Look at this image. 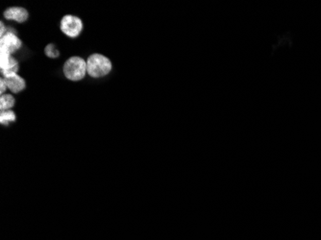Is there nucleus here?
Instances as JSON below:
<instances>
[{
	"label": "nucleus",
	"mask_w": 321,
	"mask_h": 240,
	"mask_svg": "<svg viewBox=\"0 0 321 240\" xmlns=\"http://www.w3.org/2000/svg\"><path fill=\"white\" fill-rule=\"evenodd\" d=\"M83 28L81 19L72 15L65 16L60 23L61 31L70 38H77L83 31Z\"/></svg>",
	"instance_id": "7ed1b4c3"
},
{
	"label": "nucleus",
	"mask_w": 321,
	"mask_h": 240,
	"mask_svg": "<svg viewBox=\"0 0 321 240\" xmlns=\"http://www.w3.org/2000/svg\"><path fill=\"white\" fill-rule=\"evenodd\" d=\"M4 18L9 21H15L17 22H25L29 18V14L26 9L21 7H12L8 8L3 14Z\"/></svg>",
	"instance_id": "423d86ee"
},
{
	"label": "nucleus",
	"mask_w": 321,
	"mask_h": 240,
	"mask_svg": "<svg viewBox=\"0 0 321 240\" xmlns=\"http://www.w3.org/2000/svg\"><path fill=\"white\" fill-rule=\"evenodd\" d=\"M16 114L13 111H2L0 113V123L2 125H9L11 122H15L16 121Z\"/></svg>",
	"instance_id": "1a4fd4ad"
},
{
	"label": "nucleus",
	"mask_w": 321,
	"mask_h": 240,
	"mask_svg": "<svg viewBox=\"0 0 321 240\" xmlns=\"http://www.w3.org/2000/svg\"><path fill=\"white\" fill-rule=\"evenodd\" d=\"M21 39L17 37L15 32H6L0 40L1 50H4L9 54L17 52L19 49H21Z\"/></svg>",
	"instance_id": "39448f33"
},
{
	"label": "nucleus",
	"mask_w": 321,
	"mask_h": 240,
	"mask_svg": "<svg viewBox=\"0 0 321 240\" xmlns=\"http://www.w3.org/2000/svg\"><path fill=\"white\" fill-rule=\"evenodd\" d=\"M44 53L49 58H57L60 55L59 50L55 47L54 44H48L44 49Z\"/></svg>",
	"instance_id": "9d476101"
},
{
	"label": "nucleus",
	"mask_w": 321,
	"mask_h": 240,
	"mask_svg": "<svg viewBox=\"0 0 321 240\" xmlns=\"http://www.w3.org/2000/svg\"><path fill=\"white\" fill-rule=\"evenodd\" d=\"M0 87H1V89H0V94H1V95H3L4 92L8 89L5 79H3V78H2V79L0 80Z\"/></svg>",
	"instance_id": "9b49d317"
},
{
	"label": "nucleus",
	"mask_w": 321,
	"mask_h": 240,
	"mask_svg": "<svg viewBox=\"0 0 321 240\" xmlns=\"http://www.w3.org/2000/svg\"><path fill=\"white\" fill-rule=\"evenodd\" d=\"M15 98L12 94H3L0 97V110L2 111H9L15 106Z\"/></svg>",
	"instance_id": "6e6552de"
},
{
	"label": "nucleus",
	"mask_w": 321,
	"mask_h": 240,
	"mask_svg": "<svg viewBox=\"0 0 321 240\" xmlns=\"http://www.w3.org/2000/svg\"><path fill=\"white\" fill-rule=\"evenodd\" d=\"M0 67H1V73L4 75V77H8L13 74H17L19 70V63L16 59L11 57L9 54L4 50H0Z\"/></svg>",
	"instance_id": "20e7f679"
},
{
	"label": "nucleus",
	"mask_w": 321,
	"mask_h": 240,
	"mask_svg": "<svg viewBox=\"0 0 321 240\" xmlns=\"http://www.w3.org/2000/svg\"><path fill=\"white\" fill-rule=\"evenodd\" d=\"M87 73V62L81 57H72L63 64V74L71 81H80Z\"/></svg>",
	"instance_id": "f03ea898"
},
{
	"label": "nucleus",
	"mask_w": 321,
	"mask_h": 240,
	"mask_svg": "<svg viewBox=\"0 0 321 240\" xmlns=\"http://www.w3.org/2000/svg\"><path fill=\"white\" fill-rule=\"evenodd\" d=\"M111 61L101 54H93L87 61V72L93 78H101L111 72Z\"/></svg>",
	"instance_id": "f257e3e1"
},
{
	"label": "nucleus",
	"mask_w": 321,
	"mask_h": 240,
	"mask_svg": "<svg viewBox=\"0 0 321 240\" xmlns=\"http://www.w3.org/2000/svg\"><path fill=\"white\" fill-rule=\"evenodd\" d=\"M4 79L6 81L8 89L10 90L13 94L21 93L26 87L24 79L21 78V76L18 75V74H13V75L8 76V77H6Z\"/></svg>",
	"instance_id": "0eeeda50"
}]
</instances>
